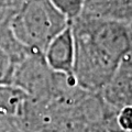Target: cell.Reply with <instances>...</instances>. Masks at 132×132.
<instances>
[{
	"mask_svg": "<svg viewBox=\"0 0 132 132\" xmlns=\"http://www.w3.org/2000/svg\"><path fill=\"white\" fill-rule=\"evenodd\" d=\"M28 96L13 85H0V117H20Z\"/></svg>",
	"mask_w": 132,
	"mask_h": 132,
	"instance_id": "cell-7",
	"label": "cell"
},
{
	"mask_svg": "<svg viewBox=\"0 0 132 132\" xmlns=\"http://www.w3.org/2000/svg\"><path fill=\"white\" fill-rule=\"evenodd\" d=\"M69 22L76 19L84 9L85 0H48Z\"/></svg>",
	"mask_w": 132,
	"mask_h": 132,
	"instance_id": "cell-8",
	"label": "cell"
},
{
	"mask_svg": "<svg viewBox=\"0 0 132 132\" xmlns=\"http://www.w3.org/2000/svg\"><path fill=\"white\" fill-rule=\"evenodd\" d=\"M8 23L20 43L32 52L43 53L71 22L48 0H27Z\"/></svg>",
	"mask_w": 132,
	"mask_h": 132,
	"instance_id": "cell-2",
	"label": "cell"
},
{
	"mask_svg": "<svg viewBox=\"0 0 132 132\" xmlns=\"http://www.w3.org/2000/svg\"><path fill=\"white\" fill-rule=\"evenodd\" d=\"M55 74L46 64L43 53L30 52L16 66L12 85L21 89L28 98L46 100L53 90Z\"/></svg>",
	"mask_w": 132,
	"mask_h": 132,
	"instance_id": "cell-3",
	"label": "cell"
},
{
	"mask_svg": "<svg viewBox=\"0 0 132 132\" xmlns=\"http://www.w3.org/2000/svg\"><path fill=\"white\" fill-rule=\"evenodd\" d=\"M30 52L16 40L8 21L0 22V85H12L16 66Z\"/></svg>",
	"mask_w": 132,
	"mask_h": 132,
	"instance_id": "cell-4",
	"label": "cell"
},
{
	"mask_svg": "<svg viewBox=\"0 0 132 132\" xmlns=\"http://www.w3.org/2000/svg\"><path fill=\"white\" fill-rule=\"evenodd\" d=\"M71 27L75 41L74 79L85 92L100 93L131 50L128 24L81 12Z\"/></svg>",
	"mask_w": 132,
	"mask_h": 132,
	"instance_id": "cell-1",
	"label": "cell"
},
{
	"mask_svg": "<svg viewBox=\"0 0 132 132\" xmlns=\"http://www.w3.org/2000/svg\"><path fill=\"white\" fill-rule=\"evenodd\" d=\"M24 132H57V130L54 129H36V130H28Z\"/></svg>",
	"mask_w": 132,
	"mask_h": 132,
	"instance_id": "cell-11",
	"label": "cell"
},
{
	"mask_svg": "<svg viewBox=\"0 0 132 132\" xmlns=\"http://www.w3.org/2000/svg\"><path fill=\"white\" fill-rule=\"evenodd\" d=\"M128 24V29H129V32H130V36H131V42H132V20L129 22V23H127ZM130 51H132V45H131V50Z\"/></svg>",
	"mask_w": 132,
	"mask_h": 132,
	"instance_id": "cell-12",
	"label": "cell"
},
{
	"mask_svg": "<svg viewBox=\"0 0 132 132\" xmlns=\"http://www.w3.org/2000/svg\"><path fill=\"white\" fill-rule=\"evenodd\" d=\"M81 12L99 19L129 23L132 20V0H85Z\"/></svg>",
	"mask_w": 132,
	"mask_h": 132,
	"instance_id": "cell-6",
	"label": "cell"
},
{
	"mask_svg": "<svg viewBox=\"0 0 132 132\" xmlns=\"http://www.w3.org/2000/svg\"><path fill=\"white\" fill-rule=\"evenodd\" d=\"M117 123L123 132H132V106H127L118 110Z\"/></svg>",
	"mask_w": 132,
	"mask_h": 132,
	"instance_id": "cell-9",
	"label": "cell"
},
{
	"mask_svg": "<svg viewBox=\"0 0 132 132\" xmlns=\"http://www.w3.org/2000/svg\"><path fill=\"white\" fill-rule=\"evenodd\" d=\"M0 132H24L18 118L0 117Z\"/></svg>",
	"mask_w": 132,
	"mask_h": 132,
	"instance_id": "cell-10",
	"label": "cell"
},
{
	"mask_svg": "<svg viewBox=\"0 0 132 132\" xmlns=\"http://www.w3.org/2000/svg\"><path fill=\"white\" fill-rule=\"evenodd\" d=\"M43 56L53 72L73 76L75 41L71 23L47 44L43 52Z\"/></svg>",
	"mask_w": 132,
	"mask_h": 132,
	"instance_id": "cell-5",
	"label": "cell"
}]
</instances>
